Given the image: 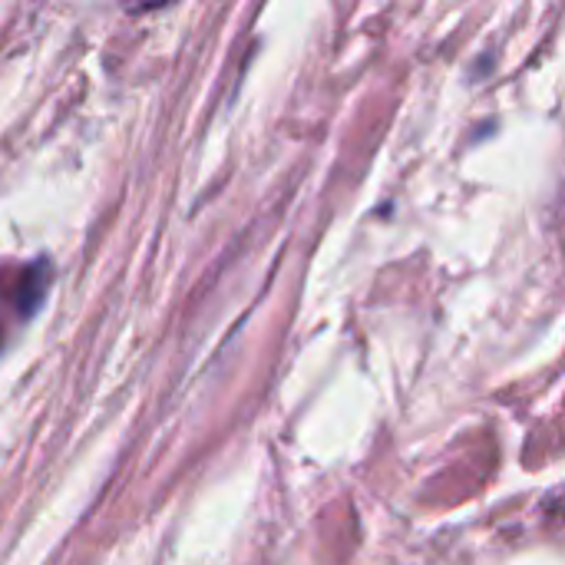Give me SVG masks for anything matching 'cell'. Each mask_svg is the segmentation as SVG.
Wrapping results in <instances>:
<instances>
[]
</instances>
